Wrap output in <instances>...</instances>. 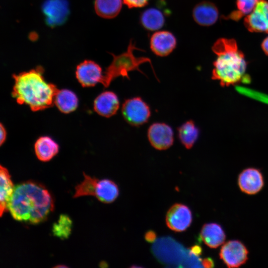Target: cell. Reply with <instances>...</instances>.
I'll return each mask as SVG.
<instances>
[{
	"label": "cell",
	"instance_id": "6da1fadb",
	"mask_svg": "<svg viewBox=\"0 0 268 268\" xmlns=\"http://www.w3.org/2000/svg\"><path fill=\"white\" fill-rule=\"evenodd\" d=\"M54 208L53 197L42 184L32 181L14 187L7 210L16 220L36 224L43 222Z\"/></svg>",
	"mask_w": 268,
	"mask_h": 268
},
{
	"label": "cell",
	"instance_id": "7a4b0ae2",
	"mask_svg": "<svg viewBox=\"0 0 268 268\" xmlns=\"http://www.w3.org/2000/svg\"><path fill=\"white\" fill-rule=\"evenodd\" d=\"M44 68L38 66L28 71L13 74L14 84L12 95L19 104L29 106L33 111L51 107L59 90L56 85L47 82L43 75Z\"/></svg>",
	"mask_w": 268,
	"mask_h": 268
},
{
	"label": "cell",
	"instance_id": "3957f363",
	"mask_svg": "<svg viewBox=\"0 0 268 268\" xmlns=\"http://www.w3.org/2000/svg\"><path fill=\"white\" fill-rule=\"evenodd\" d=\"M212 50L217 55L213 62L212 79L218 80L222 86L236 84L242 80L247 62L233 39L220 38Z\"/></svg>",
	"mask_w": 268,
	"mask_h": 268
},
{
	"label": "cell",
	"instance_id": "277c9868",
	"mask_svg": "<svg viewBox=\"0 0 268 268\" xmlns=\"http://www.w3.org/2000/svg\"><path fill=\"white\" fill-rule=\"evenodd\" d=\"M135 50H139L131 41L126 52L119 55L111 53L113 60L103 73L101 83L104 87H108L112 81L119 76L130 79L129 73L132 71L137 70L144 74L139 68L142 64L149 63L152 67L151 61L148 58L135 56L134 54Z\"/></svg>",
	"mask_w": 268,
	"mask_h": 268
},
{
	"label": "cell",
	"instance_id": "5b68a950",
	"mask_svg": "<svg viewBox=\"0 0 268 268\" xmlns=\"http://www.w3.org/2000/svg\"><path fill=\"white\" fill-rule=\"evenodd\" d=\"M84 180L75 188L73 198L92 196L105 203L113 202L118 197L119 189L117 184L111 180H99L83 173Z\"/></svg>",
	"mask_w": 268,
	"mask_h": 268
},
{
	"label": "cell",
	"instance_id": "8992f818",
	"mask_svg": "<svg viewBox=\"0 0 268 268\" xmlns=\"http://www.w3.org/2000/svg\"><path fill=\"white\" fill-rule=\"evenodd\" d=\"M121 112L124 120L134 127L147 123L151 115L149 106L140 97L125 100L122 104Z\"/></svg>",
	"mask_w": 268,
	"mask_h": 268
},
{
	"label": "cell",
	"instance_id": "52a82bcc",
	"mask_svg": "<svg viewBox=\"0 0 268 268\" xmlns=\"http://www.w3.org/2000/svg\"><path fill=\"white\" fill-rule=\"evenodd\" d=\"M41 9L46 25L51 28L63 25L70 14L67 0H45Z\"/></svg>",
	"mask_w": 268,
	"mask_h": 268
},
{
	"label": "cell",
	"instance_id": "ba28073f",
	"mask_svg": "<svg viewBox=\"0 0 268 268\" xmlns=\"http://www.w3.org/2000/svg\"><path fill=\"white\" fill-rule=\"evenodd\" d=\"M248 250L240 241L226 242L221 248L219 257L228 268H237L244 264L248 259Z\"/></svg>",
	"mask_w": 268,
	"mask_h": 268
},
{
	"label": "cell",
	"instance_id": "9c48e42d",
	"mask_svg": "<svg viewBox=\"0 0 268 268\" xmlns=\"http://www.w3.org/2000/svg\"><path fill=\"white\" fill-rule=\"evenodd\" d=\"M192 219V213L189 207L180 203L170 207L165 218L167 227L177 232L185 231L191 225Z\"/></svg>",
	"mask_w": 268,
	"mask_h": 268
},
{
	"label": "cell",
	"instance_id": "30bf717a",
	"mask_svg": "<svg viewBox=\"0 0 268 268\" xmlns=\"http://www.w3.org/2000/svg\"><path fill=\"white\" fill-rule=\"evenodd\" d=\"M147 137L152 146L159 150H166L173 144L172 128L164 123H154L148 129Z\"/></svg>",
	"mask_w": 268,
	"mask_h": 268
},
{
	"label": "cell",
	"instance_id": "8fae6325",
	"mask_svg": "<svg viewBox=\"0 0 268 268\" xmlns=\"http://www.w3.org/2000/svg\"><path fill=\"white\" fill-rule=\"evenodd\" d=\"M244 24L250 32L268 33V0H259L245 18Z\"/></svg>",
	"mask_w": 268,
	"mask_h": 268
},
{
	"label": "cell",
	"instance_id": "7c38bea8",
	"mask_svg": "<svg viewBox=\"0 0 268 268\" xmlns=\"http://www.w3.org/2000/svg\"><path fill=\"white\" fill-rule=\"evenodd\" d=\"M76 77L83 87H92L101 83L103 73L101 67L91 60H85L76 67Z\"/></svg>",
	"mask_w": 268,
	"mask_h": 268
},
{
	"label": "cell",
	"instance_id": "4fadbf2b",
	"mask_svg": "<svg viewBox=\"0 0 268 268\" xmlns=\"http://www.w3.org/2000/svg\"><path fill=\"white\" fill-rule=\"evenodd\" d=\"M238 183L243 192L248 195H254L263 188L264 179L259 169L248 168L243 170L239 175Z\"/></svg>",
	"mask_w": 268,
	"mask_h": 268
},
{
	"label": "cell",
	"instance_id": "5bb4252c",
	"mask_svg": "<svg viewBox=\"0 0 268 268\" xmlns=\"http://www.w3.org/2000/svg\"><path fill=\"white\" fill-rule=\"evenodd\" d=\"M177 41L174 35L167 31H159L151 37L150 46L152 51L157 56L165 57L175 48Z\"/></svg>",
	"mask_w": 268,
	"mask_h": 268
},
{
	"label": "cell",
	"instance_id": "9a60e30c",
	"mask_svg": "<svg viewBox=\"0 0 268 268\" xmlns=\"http://www.w3.org/2000/svg\"><path fill=\"white\" fill-rule=\"evenodd\" d=\"M93 105L94 111L98 114L109 118L117 113L120 108V101L115 93L106 91L96 97Z\"/></svg>",
	"mask_w": 268,
	"mask_h": 268
},
{
	"label": "cell",
	"instance_id": "2e32d148",
	"mask_svg": "<svg viewBox=\"0 0 268 268\" xmlns=\"http://www.w3.org/2000/svg\"><path fill=\"white\" fill-rule=\"evenodd\" d=\"M219 12L216 5L209 1H202L198 3L193 10V17L200 25L209 26L215 23L218 19Z\"/></svg>",
	"mask_w": 268,
	"mask_h": 268
},
{
	"label": "cell",
	"instance_id": "e0dca14e",
	"mask_svg": "<svg viewBox=\"0 0 268 268\" xmlns=\"http://www.w3.org/2000/svg\"><path fill=\"white\" fill-rule=\"evenodd\" d=\"M200 238L208 247L215 249L223 244L226 239L221 226L215 222L204 224L200 232Z\"/></svg>",
	"mask_w": 268,
	"mask_h": 268
},
{
	"label": "cell",
	"instance_id": "ac0fdd59",
	"mask_svg": "<svg viewBox=\"0 0 268 268\" xmlns=\"http://www.w3.org/2000/svg\"><path fill=\"white\" fill-rule=\"evenodd\" d=\"M0 215L7 211V204L13 194L14 187L7 169L0 165Z\"/></svg>",
	"mask_w": 268,
	"mask_h": 268
},
{
	"label": "cell",
	"instance_id": "d6986e66",
	"mask_svg": "<svg viewBox=\"0 0 268 268\" xmlns=\"http://www.w3.org/2000/svg\"><path fill=\"white\" fill-rule=\"evenodd\" d=\"M59 150L58 144L47 136L40 137L34 145V150L37 157L43 162L51 160L58 154Z\"/></svg>",
	"mask_w": 268,
	"mask_h": 268
},
{
	"label": "cell",
	"instance_id": "ffe728a7",
	"mask_svg": "<svg viewBox=\"0 0 268 268\" xmlns=\"http://www.w3.org/2000/svg\"><path fill=\"white\" fill-rule=\"evenodd\" d=\"M76 94L68 89L59 90L54 98V104L62 113L68 114L75 111L78 106Z\"/></svg>",
	"mask_w": 268,
	"mask_h": 268
},
{
	"label": "cell",
	"instance_id": "44dd1931",
	"mask_svg": "<svg viewBox=\"0 0 268 268\" xmlns=\"http://www.w3.org/2000/svg\"><path fill=\"white\" fill-rule=\"evenodd\" d=\"M140 22L146 30L155 31L161 28L165 23V17L160 10L149 8L144 10L140 16Z\"/></svg>",
	"mask_w": 268,
	"mask_h": 268
},
{
	"label": "cell",
	"instance_id": "7402d4cb",
	"mask_svg": "<svg viewBox=\"0 0 268 268\" xmlns=\"http://www.w3.org/2000/svg\"><path fill=\"white\" fill-rule=\"evenodd\" d=\"M178 138L181 143L188 149H191L196 142L199 135V130L194 122L189 120L177 129Z\"/></svg>",
	"mask_w": 268,
	"mask_h": 268
},
{
	"label": "cell",
	"instance_id": "603a6c76",
	"mask_svg": "<svg viewBox=\"0 0 268 268\" xmlns=\"http://www.w3.org/2000/svg\"><path fill=\"white\" fill-rule=\"evenodd\" d=\"M94 9L101 17L111 19L117 16L120 12L122 0H95Z\"/></svg>",
	"mask_w": 268,
	"mask_h": 268
},
{
	"label": "cell",
	"instance_id": "cb8c5ba5",
	"mask_svg": "<svg viewBox=\"0 0 268 268\" xmlns=\"http://www.w3.org/2000/svg\"><path fill=\"white\" fill-rule=\"evenodd\" d=\"M259 0H236L237 9L232 11L226 18L238 21L246 15L250 14Z\"/></svg>",
	"mask_w": 268,
	"mask_h": 268
},
{
	"label": "cell",
	"instance_id": "d4e9b609",
	"mask_svg": "<svg viewBox=\"0 0 268 268\" xmlns=\"http://www.w3.org/2000/svg\"><path fill=\"white\" fill-rule=\"evenodd\" d=\"M72 221L67 215H60L57 223L53 226L52 231L54 236L62 239L67 238L71 231Z\"/></svg>",
	"mask_w": 268,
	"mask_h": 268
},
{
	"label": "cell",
	"instance_id": "484cf974",
	"mask_svg": "<svg viewBox=\"0 0 268 268\" xmlns=\"http://www.w3.org/2000/svg\"><path fill=\"white\" fill-rule=\"evenodd\" d=\"M149 0H123L129 8L141 7L146 5Z\"/></svg>",
	"mask_w": 268,
	"mask_h": 268
},
{
	"label": "cell",
	"instance_id": "4316f807",
	"mask_svg": "<svg viewBox=\"0 0 268 268\" xmlns=\"http://www.w3.org/2000/svg\"><path fill=\"white\" fill-rule=\"evenodd\" d=\"M157 235L155 231L149 230L144 235L145 241L148 243L153 242L156 239Z\"/></svg>",
	"mask_w": 268,
	"mask_h": 268
},
{
	"label": "cell",
	"instance_id": "83f0119b",
	"mask_svg": "<svg viewBox=\"0 0 268 268\" xmlns=\"http://www.w3.org/2000/svg\"><path fill=\"white\" fill-rule=\"evenodd\" d=\"M190 252L194 255L200 257L202 253V248L199 245H195L189 249Z\"/></svg>",
	"mask_w": 268,
	"mask_h": 268
},
{
	"label": "cell",
	"instance_id": "f1b7e54d",
	"mask_svg": "<svg viewBox=\"0 0 268 268\" xmlns=\"http://www.w3.org/2000/svg\"><path fill=\"white\" fill-rule=\"evenodd\" d=\"M202 265L204 268H213L214 266V263L211 258L207 257L202 259Z\"/></svg>",
	"mask_w": 268,
	"mask_h": 268
},
{
	"label": "cell",
	"instance_id": "f546056e",
	"mask_svg": "<svg viewBox=\"0 0 268 268\" xmlns=\"http://www.w3.org/2000/svg\"><path fill=\"white\" fill-rule=\"evenodd\" d=\"M0 145H2V144L4 142L6 137V130L3 126V125L1 123L0 124Z\"/></svg>",
	"mask_w": 268,
	"mask_h": 268
},
{
	"label": "cell",
	"instance_id": "4dcf8cb0",
	"mask_svg": "<svg viewBox=\"0 0 268 268\" xmlns=\"http://www.w3.org/2000/svg\"><path fill=\"white\" fill-rule=\"evenodd\" d=\"M262 48L265 53L268 56V36L263 40Z\"/></svg>",
	"mask_w": 268,
	"mask_h": 268
}]
</instances>
